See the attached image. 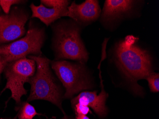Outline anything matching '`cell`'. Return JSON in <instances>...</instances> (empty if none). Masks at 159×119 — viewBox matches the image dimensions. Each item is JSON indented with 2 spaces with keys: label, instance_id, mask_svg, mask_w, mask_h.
<instances>
[{
  "label": "cell",
  "instance_id": "cell-1",
  "mask_svg": "<svg viewBox=\"0 0 159 119\" xmlns=\"http://www.w3.org/2000/svg\"><path fill=\"white\" fill-rule=\"evenodd\" d=\"M116 63L124 76L133 85L137 94L142 95L143 89L137 83L153 72L152 58L146 50L134 45H128L124 41L115 47Z\"/></svg>",
  "mask_w": 159,
  "mask_h": 119
},
{
  "label": "cell",
  "instance_id": "cell-2",
  "mask_svg": "<svg viewBox=\"0 0 159 119\" xmlns=\"http://www.w3.org/2000/svg\"><path fill=\"white\" fill-rule=\"evenodd\" d=\"M28 58L34 61L36 69L34 75L28 81L31 87L28 102L37 100L47 101L58 107L63 112L61 107L62 93L50 69L51 61L42 56L30 55Z\"/></svg>",
  "mask_w": 159,
  "mask_h": 119
},
{
  "label": "cell",
  "instance_id": "cell-3",
  "mask_svg": "<svg viewBox=\"0 0 159 119\" xmlns=\"http://www.w3.org/2000/svg\"><path fill=\"white\" fill-rule=\"evenodd\" d=\"M81 28L76 23L62 21L54 26L53 48L57 60L69 59L86 62L89 53L81 38Z\"/></svg>",
  "mask_w": 159,
  "mask_h": 119
},
{
  "label": "cell",
  "instance_id": "cell-4",
  "mask_svg": "<svg viewBox=\"0 0 159 119\" xmlns=\"http://www.w3.org/2000/svg\"><path fill=\"white\" fill-rule=\"evenodd\" d=\"M51 64L52 68L66 89L63 98L69 99L82 91L93 88L84 62L73 63L57 60L52 62Z\"/></svg>",
  "mask_w": 159,
  "mask_h": 119
},
{
  "label": "cell",
  "instance_id": "cell-5",
  "mask_svg": "<svg viewBox=\"0 0 159 119\" xmlns=\"http://www.w3.org/2000/svg\"><path fill=\"white\" fill-rule=\"evenodd\" d=\"M44 40V31L30 25L23 38L11 43L0 45V54L7 63L30 55L42 56L41 48Z\"/></svg>",
  "mask_w": 159,
  "mask_h": 119
},
{
  "label": "cell",
  "instance_id": "cell-6",
  "mask_svg": "<svg viewBox=\"0 0 159 119\" xmlns=\"http://www.w3.org/2000/svg\"><path fill=\"white\" fill-rule=\"evenodd\" d=\"M36 65L34 61L25 58L7 63L4 69L7 83L4 90L11 92V98L20 103L21 97L27 94L24 85L34 75Z\"/></svg>",
  "mask_w": 159,
  "mask_h": 119
},
{
  "label": "cell",
  "instance_id": "cell-7",
  "mask_svg": "<svg viewBox=\"0 0 159 119\" xmlns=\"http://www.w3.org/2000/svg\"><path fill=\"white\" fill-rule=\"evenodd\" d=\"M28 18L27 13L16 7L9 14L0 16V45L24 36Z\"/></svg>",
  "mask_w": 159,
  "mask_h": 119
},
{
  "label": "cell",
  "instance_id": "cell-8",
  "mask_svg": "<svg viewBox=\"0 0 159 119\" xmlns=\"http://www.w3.org/2000/svg\"><path fill=\"white\" fill-rule=\"evenodd\" d=\"M138 2L131 0H106L101 20L107 25L117 22L133 13Z\"/></svg>",
  "mask_w": 159,
  "mask_h": 119
},
{
  "label": "cell",
  "instance_id": "cell-9",
  "mask_svg": "<svg viewBox=\"0 0 159 119\" xmlns=\"http://www.w3.org/2000/svg\"><path fill=\"white\" fill-rule=\"evenodd\" d=\"M101 9L97 0H86L82 4L73 2L68 8L67 17L71 18L79 25H87L98 19Z\"/></svg>",
  "mask_w": 159,
  "mask_h": 119
},
{
  "label": "cell",
  "instance_id": "cell-10",
  "mask_svg": "<svg viewBox=\"0 0 159 119\" xmlns=\"http://www.w3.org/2000/svg\"><path fill=\"white\" fill-rule=\"evenodd\" d=\"M100 79L102 90L99 95H97L96 91H84L71 99V103L73 106L76 103H80L91 107L99 117L103 118L107 115L108 112L105 103L108 95L104 90L101 76Z\"/></svg>",
  "mask_w": 159,
  "mask_h": 119
},
{
  "label": "cell",
  "instance_id": "cell-11",
  "mask_svg": "<svg viewBox=\"0 0 159 119\" xmlns=\"http://www.w3.org/2000/svg\"><path fill=\"white\" fill-rule=\"evenodd\" d=\"M32 11V18H37L47 26L52 24L61 17H67L68 8H51L41 3L36 6L34 3L30 5Z\"/></svg>",
  "mask_w": 159,
  "mask_h": 119
},
{
  "label": "cell",
  "instance_id": "cell-12",
  "mask_svg": "<svg viewBox=\"0 0 159 119\" xmlns=\"http://www.w3.org/2000/svg\"><path fill=\"white\" fill-rule=\"evenodd\" d=\"M37 115L41 114L37 113L34 106L25 102L21 104L17 115L19 119H33Z\"/></svg>",
  "mask_w": 159,
  "mask_h": 119
},
{
  "label": "cell",
  "instance_id": "cell-13",
  "mask_svg": "<svg viewBox=\"0 0 159 119\" xmlns=\"http://www.w3.org/2000/svg\"><path fill=\"white\" fill-rule=\"evenodd\" d=\"M149 84L150 91L152 93H158L159 91V74L154 71L149 74L145 78Z\"/></svg>",
  "mask_w": 159,
  "mask_h": 119
},
{
  "label": "cell",
  "instance_id": "cell-14",
  "mask_svg": "<svg viewBox=\"0 0 159 119\" xmlns=\"http://www.w3.org/2000/svg\"><path fill=\"white\" fill-rule=\"evenodd\" d=\"M41 3L51 8H68L70 1L66 0H42Z\"/></svg>",
  "mask_w": 159,
  "mask_h": 119
},
{
  "label": "cell",
  "instance_id": "cell-15",
  "mask_svg": "<svg viewBox=\"0 0 159 119\" xmlns=\"http://www.w3.org/2000/svg\"><path fill=\"white\" fill-rule=\"evenodd\" d=\"M23 1H17V0H1L0 5L3 9L5 14H8L10 11L11 7L13 4H19L23 2Z\"/></svg>",
  "mask_w": 159,
  "mask_h": 119
},
{
  "label": "cell",
  "instance_id": "cell-16",
  "mask_svg": "<svg viewBox=\"0 0 159 119\" xmlns=\"http://www.w3.org/2000/svg\"><path fill=\"white\" fill-rule=\"evenodd\" d=\"M75 114H81L86 115L90 112V108L89 106L83 105L81 104L76 103L73 106Z\"/></svg>",
  "mask_w": 159,
  "mask_h": 119
},
{
  "label": "cell",
  "instance_id": "cell-17",
  "mask_svg": "<svg viewBox=\"0 0 159 119\" xmlns=\"http://www.w3.org/2000/svg\"><path fill=\"white\" fill-rule=\"evenodd\" d=\"M7 64V63L5 62L2 56L0 54V75L4 70Z\"/></svg>",
  "mask_w": 159,
  "mask_h": 119
},
{
  "label": "cell",
  "instance_id": "cell-18",
  "mask_svg": "<svg viewBox=\"0 0 159 119\" xmlns=\"http://www.w3.org/2000/svg\"><path fill=\"white\" fill-rule=\"evenodd\" d=\"M76 119H90L86 115L76 114Z\"/></svg>",
  "mask_w": 159,
  "mask_h": 119
},
{
  "label": "cell",
  "instance_id": "cell-19",
  "mask_svg": "<svg viewBox=\"0 0 159 119\" xmlns=\"http://www.w3.org/2000/svg\"><path fill=\"white\" fill-rule=\"evenodd\" d=\"M18 115H17V116H15V117H14V118H0V119H17V118Z\"/></svg>",
  "mask_w": 159,
  "mask_h": 119
},
{
  "label": "cell",
  "instance_id": "cell-20",
  "mask_svg": "<svg viewBox=\"0 0 159 119\" xmlns=\"http://www.w3.org/2000/svg\"><path fill=\"white\" fill-rule=\"evenodd\" d=\"M61 119H74V118H70L67 116H64L63 118Z\"/></svg>",
  "mask_w": 159,
  "mask_h": 119
},
{
  "label": "cell",
  "instance_id": "cell-21",
  "mask_svg": "<svg viewBox=\"0 0 159 119\" xmlns=\"http://www.w3.org/2000/svg\"><path fill=\"white\" fill-rule=\"evenodd\" d=\"M0 11H1V9H0Z\"/></svg>",
  "mask_w": 159,
  "mask_h": 119
}]
</instances>
